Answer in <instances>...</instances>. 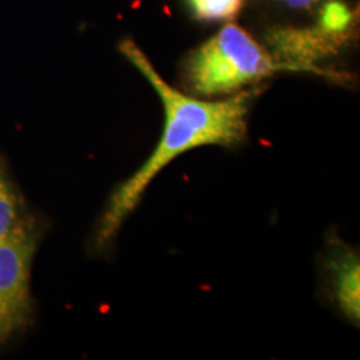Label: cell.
<instances>
[{
    "mask_svg": "<svg viewBox=\"0 0 360 360\" xmlns=\"http://www.w3.org/2000/svg\"><path fill=\"white\" fill-rule=\"evenodd\" d=\"M16 224V200L7 181L0 176V242Z\"/></svg>",
    "mask_w": 360,
    "mask_h": 360,
    "instance_id": "6",
    "label": "cell"
},
{
    "mask_svg": "<svg viewBox=\"0 0 360 360\" xmlns=\"http://www.w3.org/2000/svg\"><path fill=\"white\" fill-rule=\"evenodd\" d=\"M279 3H282L287 7L295 8V10H306V11H311L312 8H315L316 6L322 4L323 1L326 0H276Z\"/></svg>",
    "mask_w": 360,
    "mask_h": 360,
    "instance_id": "7",
    "label": "cell"
},
{
    "mask_svg": "<svg viewBox=\"0 0 360 360\" xmlns=\"http://www.w3.org/2000/svg\"><path fill=\"white\" fill-rule=\"evenodd\" d=\"M245 0H188L198 20L229 22L238 16Z\"/></svg>",
    "mask_w": 360,
    "mask_h": 360,
    "instance_id": "5",
    "label": "cell"
},
{
    "mask_svg": "<svg viewBox=\"0 0 360 360\" xmlns=\"http://www.w3.org/2000/svg\"><path fill=\"white\" fill-rule=\"evenodd\" d=\"M34 250L32 231L22 223H16L0 242V342L8 339L28 321Z\"/></svg>",
    "mask_w": 360,
    "mask_h": 360,
    "instance_id": "3",
    "label": "cell"
},
{
    "mask_svg": "<svg viewBox=\"0 0 360 360\" xmlns=\"http://www.w3.org/2000/svg\"><path fill=\"white\" fill-rule=\"evenodd\" d=\"M119 50L156 91L163 104L165 124L153 153L111 195L95 235L98 248L115 238L155 178L180 155L202 146L233 147L245 142L250 107L262 91L257 84L226 99H200L167 83L134 40H123Z\"/></svg>",
    "mask_w": 360,
    "mask_h": 360,
    "instance_id": "1",
    "label": "cell"
},
{
    "mask_svg": "<svg viewBox=\"0 0 360 360\" xmlns=\"http://www.w3.org/2000/svg\"><path fill=\"white\" fill-rule=\"evenodd\" d=\"M281 71H299L274 56L242 27L227 23L183 63V82L198 98L232 95Z\"/></svg>",
    "mask_w": 360,
    "mask_h": 360,
    "instance_id": "2",
    "label": "cell"
},
{
    "mask_svg": "<svg viewBox=\"0 0 360 360\" xmlns=\"http://www.w3.org/2000/svg\"><path fill=\"white\" fill-rule=\"evenodd\" d=\"M326 271L335 303L349 322L359 323L360 260L358 254L340 242L331 239V247L326 257Z\"/></svg>",
    "mask_w": 360,
    "mask_h": 360,
    "instance_id": "4",
    "label": "cell"
}]
</instances>
